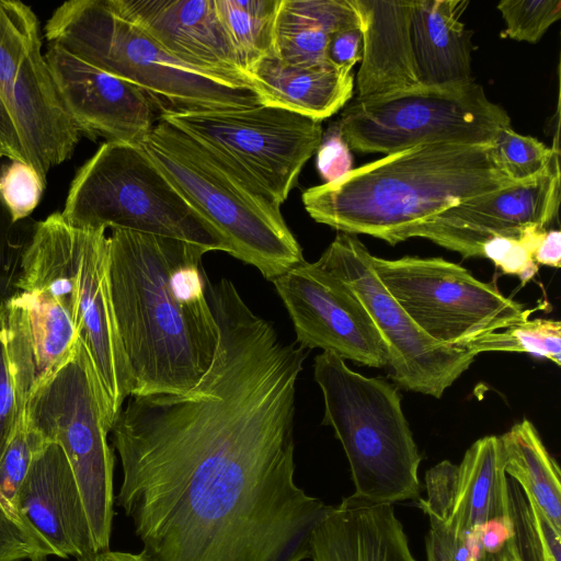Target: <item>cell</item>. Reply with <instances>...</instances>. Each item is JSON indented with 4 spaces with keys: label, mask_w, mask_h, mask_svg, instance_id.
Segmentation results:
<instances>
[{
    "label": "cell",
    "mask_w": 561,
    "mask_h": 561,
    "mask_svg": "<svg viewBox=\"0 0 561 561\" xmlns=\"http://www.w3.org/2000/svg\"><path fill=\"white\" fill-rule=\"evenodd\" d=\"M250 85L260 103L284 108L317 121L339 112L353 96L354 75L327 62L302 67L274 55L249 71Z\"/></svg>",
    "instance_id": "23"
},
{
    "label": "cell",
    "mask_w": 561,
    "mask_h": 561,
    "mask_svg": "<svg viewBox=\"0 0 561 561\" xmlns=\"http://www.w3.org/2000/svg\"><path fill=\"white\" fill-rule=\"evenodd\" d=\"M313 373L323 422L334 430L350 465L353 495L374 504L417 500L422 458L397 388L352 370L329 352L314 358Z\"/></svg>",
    "instance_id": "7"
},
{
    "label": "cell",
    "mask_w": 561,
    "mask_h": 561,
    "mask_svg": "<svg viewBox=\"0 0 561 561\" xmlns=\"http://www.w3.org/2000/svg\"><path fill=\"white\" fill-rule=\"evenodd\" d=\"M497 9L505 22L503 34L536 44L561 16L560 0H504Z\"/></svg>",
    "instance_id": "35"
},
{
    "label": "cell",
    "mask_w": 561,
    "mask_h": 561,
    "mask_svg": "<svg viewBox=\"0 0 561 561\" xmlns=\"http://www.w3.org/2000/svg\"><path fill=\"white\" fill-rule=\"evenodd\" d=\"M492 146L428 144L386 154L342 178L307 188L317 222L394 245L411 227L461 201L511 186Z\"/></svg>",
    "instance_id": "3"
},
{
    "label": "cell",
    "mask_w": 561,
    "mask_h": 561,
    "mask_svg": "<svg viewBox=\"0 0 561 561\" xmlns=\"http://www.w3.org/2000/svg\"><path fill=\"white\" fill-rule=\"evenodd\" d=\"M107 3L183 64L251 88L221 25L215 0H107Z\"/></svg>",
    "instance_id": "18"
},
{
    "label": "cell",
    "mask_w": 561,
    "mask_h": 561,
    "mask_svg": "<svg viewBox=\"0 0 561 561\" xmlns=\"http://www.w3.org/2000/svg\"><path fill=\"white\" fill-rule=\"evenodd\" d=\"M507 474L500 436L474 442L458 465L456 494L446 527L461 536L496 518H508Z\"/></svg>",
    "instance_id": "24"
},
{
    "label": "cell",
    "mask_w": 561,
    "mask_h": 561,
    "mask_svg": "<svg viewBox=\"0 0 561 561\" xmlns=\"http://www.w3.org/2000/svg\"><path fill=\"white\" fill-rule=\"evenodd\" d=\"M311 561H416L393 505L355 495L332 506L311 539Z\"/></svg>",
    "instance_id": "21"
},
{
    "label": "cell",
    "mask_w": 561,
    "mask_h": 561,
    "mask_svg": "<svg viewBox=\"0 0 561 561\" xmlns=\"http://www.w3.org/2000/svg\"><path fill=\"white\" fill-rule=\"evenodd\" d=\"M110 282L130 396L183 393L209 370L219 328L207 298L205 248L113 230Z\"/></svg>",
    "instance_id": "2"
},
{
    "label": "cell",
    "mask_w": 561,
    "mask_h": 561,
    "mask_svg": "<svg viewBox=\"0 0 561 561\" xmlns=\"http://www.w3.org/2000/svg\"><path fill=\"white\" fill-rule=\"evenodd\" d=\"M500 438L505 473L561 529L560 468L547 450L535 425L524 419Z\"/></svg>",
    "instance_id": "27"
},
{
    "label": "cell",
    "mask_w": 561,
    "mask_h": 561,
    "mask_svg": "<svg viewBox=\"0 0 561 561\" xmlns=\"http://www.w3.org/2000/svg\"><path fill=\"white\" fill-rule=\"evenodd\" d=\"M10 214L0 197V298L10 297L15 289L19 275L21 253L11 240Z\"/></svg>",
    "instance_id": "40"
},
{
    "label": "cell",
    "mask_w": 561,
    "mask_h": 561,
    "mask_svg": "<svg viewBox=\"0 0 561 561\" xmlns=\"http://www.w3.org/2000/svg\"><path fill=\"white\" fill-rule=\"evenodd\" d=\"M76 561H148L145 554L140 552L113 551L111 549L91 553Z\"/></svg>",
    "instance_id": "46"
},
{
    "label": "cell",
    "mask_w": 561,
    "mask_h": 561,
    "mask_svg": "<svg viewBox=\"0 0 561 561\" xmlns=\"http://www.w3.org/2000/svg\"><path fill=\"white\" fill-rule=\"evenodd\" d=\"M426 561H499V557L470 560L454 550L444 522L430 518V530L425 539Z\"/></svg>",
    "instance_id": "42"
},
{
    "label": "cell",
    "mask_w": 561,
    "mask_h": 561,
    "mask_svg": "<svg viewBox=\"0 0 561 561\" xmlns=\"http://www.w3.org/2000/svg\"><path fill=\"white\" fill-rule=\"evenodd\" d=\"M139 146L227 253L272 282L305 261L280 206L188 135L158 118Z\"/></svg>",
    "instance_id": "4"
},
{
    "label": "cell",
    "mask_w": 561,
    "mask_h": 561,
    "mask_svg": "<svg viewBox=\"0 0 561 561\" xmlns=\"http://www.w3.org/2000/svg\"><path fill=\"white\" fill-rule=\"evenodd\" d=\"M363 54V34L360 26L336 31L329 36L325 57L332 66L351 70L360 62Z\"/></svg>",
    "instance_id": "41"
},
{
    "label": "cell",
    "mask_w": 561,
    "mask_h": 561,
    "mask_svg": "<svg viewBox=\"0 0 561 561\" xmlns=\"http://www.w3.org/2000/svg\"><path fill=\"white\" fill-rule=\"evenodd\" d=\"M47 443L49 442L27 425L23 413L14 436L0 461V506L33 540L47 550L50 556H55L54 550L23 517L19 507V494L23 481L34 457Z\"/></svg>",
    "instance_id": "31"
},
{
    "label": "cell",
    "mask_w": 561,
    "mask_h": 561,
    "mask_svg": "<svg viewBox=\"0 0 561 561\" xmlns=\"http://www.w3.org/2000/svg\"><path fill=\"white\" fill-rule=\"evenodd\" d=\"M0 96L27 162L46 180L68 160L81 134L67 113L42 53L39 21L21 1L0 0Z\"/></svg>",
    "instance_id": "13"
},
{
    "label": "cell",
    "mask_w": 561,
    "mask_h": 561,
    "mask_svg": "<svg viewBox=\"0 0 561 561\" xmlns=\"http://www.w3.org/2000/svg\"><path fill=\"white\" fill-rule=\"evenodd\" d=\"M535 262L551 267L561 264V232L558 229L547 230L534 253Z\"/></svg>",
    "instance_id": "45"
},
{
    "label": "cell",
    "mask_w": 561,
    "mask_h": 561,
    "mask_svg": "<svg viewBox=\"0 0 561 561\" xmlns=\"http://www.w3.org/2000/svg\"><path fill=\"white\" fill-rule=\"evenodd\" d=\"M45 59L62 104L81 136L139 145L156 124V107L135 84L55 44Z\"/></svg>",
    "instance_id": "17"
},
{
    "label": "cell",
    "mask_w": 561,
    "mask_h": 561,
    "mask_svg": "<svg viewBox=\"0 0 561 561\" xmlns=\"http://www.w3.org/2000/svg\"><path fill=\"white\" fill-rule=\"evenodd\" d=\"M24 416L30 427L64 450L80 490L95 552L108 550L115 457L107 436L115 416L80 339L69 356L35 383Z\"/></svg>",
    "instance_id": "8"
},
{
    "label": "cell",
    "mask_w": 561,
    "mask_h": 561,
    "mask_svg": "<svg viewBox=\"0 0 561 561\" xmlns=\"http://www.w3.org/2000/svg\"><path fill=\"white\" fill-rule=\"evenodd\" d=\"M41 561H47V560H41Z\"/></svg>",
    "instance_id": "49"
},
{
    "label": "cell",
    "mask_w": 561,
    "mask_h": 561,
    "mask_svg": "<svg viewBox=\"0 0 561 561\" xmlns=\"http://www.w3.org/2000/svg\"><path fill=\"white\" fill-rule=\"evenodd\" d=\"M215 359L183 393L129 396L111 433L115 503L148 561H305L332 510L295 480V394L308 351L285 343L234 285L207 294Z\"/></svg>",
    "instance_id": "1"
},
{
    "label": "cell",
    "mask_w": 561,
    "mask_h": 561,
    "mask_svg": "<svg viewBox=\"0 0 561 561\" xmlns=\"http://www.w3.org/2000/svg\"><path fill=\"white\" fill-rule=\"evenodd\" d=\"M463 347L473 355L483 352H524L546 357L560 366L561 323L550 319H528L503 331L480 336Z\"/></svg>",
    "instance_id": "32"
},
{
    "label": "cell",
    "mask_w": 561,
    "mask_h": 561,
    "mask_svg": "<svg viewBox=\"0 0 561 561\" xmlns=\"http://www.w3.org/2000/svg\"><path fill=\"white\" fill-rule=\"evenodd\" d=\"M468 4V0H413L411 41L423 87H461L474 81L472 32L460 21Z\"/></svg>",
    "instance_id": "22"
},
{
    "label": "cell",
    "mask_w": 561,
    "mask_h": 561,
    "mask_svg": "<svg viewBox=\"0 0 561 561\" xmlns=\"http://www.w3.org/2000/svg\"><path fill=\"white\" fill-rule=\"evenodd\" d=\"M484 551L499 557L512 538V524L508 518H496L474 527Z\"/></svg>",
    "instance_id": "43"
},
{
    "label": "cell",
    "mask_w": 561,
    "mask_h": 561,
    "mask_svg": "<svg viewBox=\"0 0 561 561\" xmlns=\"http://www.w3.org/2000/svg\"><path fill=\"white\" fill-rule=\"evenodd\" d=\"M14 294L26 313L36 383L69 356L79 334L69 312L47 291L15 290Z\"/></svg>",
    "instance_id": "28"
},
{
    "label": "cell",
    "mask_w": 561,
    "mask_h": 561,
    "mask_svg": "<svg viewBox=\"0 0 561 561\" xmlns=\"http://www.w3.org/2000/svg\"><path fill=\"white\" fill-rule=\"evenodd\" d=\"M48 44L139 88L159 115L261 104L250 87L194 69L165 51L107 0H70L45 25Z\"/></svg>",
    "instance_id": "5"
},
{
    "label": "cell",
    "mask_w": 561,
    "mask_h": 561,
    "mask_svg": "<svg viewBox=\"0 0 561 561\" xmlns=\"http://www.w3.org/2000/svg\"><path fill=\"white\" fill-rule=\"evenodd\" d=\"M46 180L28 163L10 160L0 170V197L12 222L27 217L38 205Z\"/></svg>",
    "instance_id": "36"
},
{
    "label": "cell",
    "mask_w": 561,
    "mask_h": 561,
    "mask_svg": "<svg viewBox=\"0 0 561 561\" xmlns=\"http://www.w3.org/2000/svg\"><path fill=\"white\" fill-rule=\"evenodd\" d=\"M159 118L196 140L279 206L323 133L321 121L264 104L167 113Z\"/></svg>",
    "instance_id": "11"
},
{
    "label": "cell",
    "mask_w": 561,
    "mask_h": 561,
    "mask_svg": "<svg viewBox=\"0 0 561 561\" xmlns=\"http://www.w3.org/2000/svg\"><path fill=\"white\" fill-rule=\"evenodd\" d=\"M499 561H517L516 558L512 554L507 546L499 557Z\"/></svg>",
    "instance_id": "47"
},
{
    "label": "cell",
    "mask_w": 561,
    "mask_h": 561,
    "mask_svg": "<svg viewBox=\"0 0 561 561\" xmlns=\"http://www.w3.org/2000/svg\"><path fill=\"white\" fill-rule=\"evenodd\" d=\"M559 156L557 151L535 180L461 201L411 227L399 242L424 238L466 259L481 257L483 244L493 237L519 238L531 226L547 229L559 210Z\"/></svg>",
    "instance_id": "16"
},
{
    "label": "cell",
    "mask_w": 561,
    "mask_h": 561,
    "mask_svg": "<svg viewBox=\"0 0 561 561\" xmlns=\"http://www.w3.org/2000/svg\"><path fill=\"white\" fill-rule=\"evenodd\" d=\"M0 141L3 145L8 158L10 160H18L25 163L27 162L24 153L20 135L13 117L7 107L4 101L0 96Z\"/></svg>",
    "instance_id": "44"
},
{
    "label": "cell",
    "mask_w": 561,
    "mask_h": 561,
    "mask_svg": "<svg viewBox=\"0 0 561 561\" xmlns=\"http://www.w3.org/2000/svg\"><path fill=\"white\" fill-rule=\"evenodd\" d=\"M371 260L355 234L339 232L318 262L346 283L366 308L386 343L391 379L408 391L438 399L476 355L426 335L385 288Z\"/></svg>",
    "instance_id": "14"
},
{
    "label": "cell",
    "mask_w": 561,
    "mask_h": 561,
    "mask_svg": "<svg viewBox=\"0 0 561 561\" xmlns=\"http://www.w3.org/2000/svg\"><path fill=\"white\" fill-rule=\"evenodd\" d=\"M337 126L350 149L389 154L428 144L492 146L511 118L474 81L354 99Z\"/></svg>",
    "instance_id": "10"
},
{
    "label": "cell",
    "mask_w": 561,
    "mask_h": 561,
    "mask_svg": "<svg viewBox=\"0 0 561 561\" xmlns=\"http://www.w3.org/2000/svg\"><path fill=\"white\" fill-rule=\"evenodd\" d=\"M294 324L297 343L369 367H388L385 341L364 305L318 261L302 263L273 280Z\"/></svg>",
    "instance_id": "15"
},
{
    "label": "cell",
    "mask_w": 561,
    "mask_h": 561,
    "mask_svg": "<svg viewBox=\"0 0 561 561\" xmlns=\"http://www.w3.org/2000/svg\"><path fill=\"white\" fill-rule=\"evenodd\" d=\"M512 538L507 548L517 561H560L561 529L512 478L507 479Z\"/></svg>",
    "instance_id": "30"
},
{
    "label": "cell",
    "mask_w": 561,
    "mask_h": 561,
    "mask_svg": "<svg viewBox=\"0 0 561 561\" xmlns=\"http://www.w3.org/2000/svg\"><path fill=\"white\" fill-rule=\"evenodd\" d=\"M558 145L552 148L530 136L503 129L493 142L494 159L501 170L514 182L525 183L541 175L550 164Z\"/></svg>",
    "instance_id": "33"
},
{
    "label": "cell",
    "mask_w": 561,
    "mask_h": 561,
    "mask_svg": "<svg viewBox=\"0 0 561 561\" xmlns=\"http://www.w3.org/2000/svg\"><path fill=\"white\" fill-rule=\"evenodd\" d=\"M16 290H44L73 319L116 419L133 380L119 336L104 229L78 228L54 213L37 221L22 251Z\"/></svg>",
    "instance_id": "6"
},
{
    "label": "cell",
    "mask_w": 561,
    "mask_h": 561,
    "mask_svg": "<svg viewBox=\"0 0 561 561\" xmlns=\"http://www.w3.org/2000/svg\"><path fill=\"white\" fill-rule=\"evenodd\" d=\"M351 2L363 34L357 98L388 95L421 87L411 41L413 0Z\"/></svg>",
    "instance_id": "20"
},
{
    "label": "cell",
    "mask_w": 561,
    "mask_h": 561,
    "mask_svg": "<svg viewBox=\"0 0 561 561\" xmlns=\"http://www.w3.org/2000/svg\"><path fill=\"white\" fill-rule=\"evenodd\" d=\"M360 26L351 0H279L273 55L294 66L327 64L330 34Z\"/></svg>",
    "instance_id": "25"
},
{
    "label": "cell",
    "mask_w": 561,
    "mask_h": 561,
    "mask_svg": "<svg viewBox=\"0 0 561 561\" xmlns=\"http://www.w3.org/2000/svg\"><path fill=\"white\" fill-rule=\"evenodd\" d=\"M19 507L56 557L96 553L79 486L59 445L47 443L34 457L20 490Z\"/></svg>",
    "instance_id": "19"
},
{
    "label": "cell",
    "mask_w": 561,
    "mask_h": 561,
    "mask_svg": "<svg viewBox=\"0 0 561 561\" xmlns=\"http://www.w3.org/2000/svg\"><path fill=\"white\" fill-rule=\"evenodd\" d=\"M215 4L237 60L248 77L257 61L273 55L279 0H215Z\"/></svg>",
    "instance_id": "29"
},
{
    "label": "cell",
    "mask_w": 561,
    "mask_h": 561,
    "mask_svg": "<svg viewBox=\"0 0 561 561\" xmlns=\"http://www.w3.org/2000/svg\"><path fill=\"white\" fill-rule=\"evenodd\" d=\"M49 556L0 506V561H41Z\"/></svg>",
    "instance_id": "39"
},
{
    "label": "cell",
    "mask_w": 561,
    "mask_h": 561,
    "mask_svg": "<svg viewBox=\"0 0 561 561\" xmlns=\"http://www.w3.org/2000/svg\"><path fill=\"white\" fill-rule=\"evenodd\" d=\"M316 152L317 169L324 183L333 182L353 169L351 150L340 133L337 123L322 133Z\"/></svg>",
    "instance_id": "38"
},
{
    "label": "cell",
    "mask_w": 561,
    "mask_h": 561,
    "mask_svg": "<svg viewBox=\"0 0 561 561\" xmlns=\"http://www.w3.org/2000/svg\"><path fill=\"white\" fill-rule=\"evenodd\" d=\"M373 268L388 293L431 339L463 347L468 342L528 320L536 310L504 296L442 257L373 255Z\"/></svg>",
    "instance_id": "12"
},
{
    "label": "cell",
    "mask_w": 561,
    "mask_h": 561,
    "mask_svg": "<svg viewBox=\"0 0 561 561\" xmlns=\"http://www.w3.org/2000/svg\"><path fill=\"white\" fill-rule=\"evenodd\" d=\"M546 231L531 226L524 229L519 238L493 237L483 244L481 257L491 260L503 273L516 275L526 284L538 272L534 253Z\"/></svg>",
    "instance_id": "34"
},
{
    "label": "cell",
    "mask_w": 561,
    "mask_h": 561,
    "mask_svg": "<svg viewBox=\"0 0 561 561\" xmlns=\"http://www.w3.org/2000/svg\"><path fill=\"white\" fill-rule=\"evenodd\" d=\"M0 156L8 158V153H7L3 145L1 144V141H0Z\"/></svg>",
    "instance_id": "48"
},
{
    "label": "cell",
    "mask_w": 561,
    "mask_h": 561,
    "mask_svg": "<svg viewBox=\"0 0 561 561\" xmlns=\"http://www.w3.org/2000/svg\"><path fill=\"white\" fill-rule=\"evenodd\" d=\"M26 313L13 293L0 298V461L35 385Z\"/></svg>",
    "instance_id": "26"
},
{
    "label": "cell",
    "mask_w": 561,
    "mask_h": 561,
    "mask_svg": "<svg viewBox=\"0 0 561 561\" xmlns=\"http://www.w3.org/2000/svg\"><path fill=\"white\" fill-rule=\"evenodd\" d=\"M61 215L78 228L128 230L227 252L139 145H101L76 173Z\"/></svg>",
    "instance_id": "9"
},
{
    "label": "cell",
    "mask_w": 561,
    "mask_h": 561,
    "mask_svg": "<svg viewBox=\"0 0 561 561\" xmlns=\"http://www.w3.org/2000/svg\"><path fill=\"white\" fill-rule=\"evenodd\" d=\"M458 466L443 460L425 473L426 499H417L420 508L428 516L447 522L454 505Z\"/></svg>",
    "instance_id": "37"
}]
</instances>
